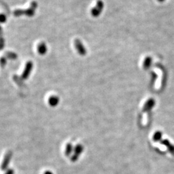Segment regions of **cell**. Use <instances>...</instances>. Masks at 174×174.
Returning a JSON list of instances; mask_svg holds the SVG:
<instances>
[{
    "instance_id": "obj_1",
    "label": "cell",
    "mask_w": 174,
    "mask_h": 174,
    "mask_svg": "<svg viewBox=\"0 0 174 174\" xmlns=\"http://www.w3.org/2000/svg\"><path fill=\"white\" fill-rule=\"evenodd\" d=\"M13 153L10 150H9V152H7V153L5 154V157H4L3 161L1 164V170L3 171L7 170L9 168V164L10 163V161L12 159V157H13Z\"/></svg>"
},
{
    "instance_id": "obj_2",
    "label": "cell",
    "mask_w": 174,
    "mask_h": 174,
    "mask_svg": "<svg viewBox=\"0 0 174 174\" xmlns=\"http://www.w3.org/2000/svg\"><path fill=\"white\" fill-rule=\"evenodd\" d=\"M104 3L102 0H97L96 6L91 10V14L94 17H98L101 14V12L103 9Z\"/></svg>"
},
{
    "instance_id": "obj_3",
    "label": "cell",
    "mask_w": 174,
    "mask_h": 174,
    "mask_svg": "<svg viewBox=\"0 0 174 174\" xmlns=\"http://www.w3.org/2000/svg\"><path fill=\"white\" fill-rule=\"evenodd\" d=\"M74 46L76 47V49L77 50L78 54L80 56H84L86 54V49L84 45H83L82 42L80 40V39H76L74 40Z\"/></svg>"
},
{
    "instance_id": "obj_4",
    "label": "cell",
    "mask_w": 174,
    "mask_h": 174,
    "mask_svg": "<svg viewBox=\"0 0 174 174\" xmlns=\"http://www.w3.org/2000/svg\"><path fill=\"white\" fill-rule=\"evenodd\" d=\"M32 68V63L31 62L27 63V65L26 66V69L25 70V72H23V79H27L29 76V74L30 73Z\"/></svg>"
},
{
    "instance_id": "obj_5",
    "label": "cell",
    "mask_w": 174,
    "mask_h": 174,
    "mask_svg": "<svg viewBox=\"0 0 174 174\" xmlns=\"http://www.w3.org/2000/svg\"><path fill=\"white\" fill-rule=\"evenodd\" d=\"M38 51L39 54L41 55H44L46 54L47 51V48L46 46L45 45V43H41L38 46Z\"/></svg>"
},
{
    "instance_id": "obj_6",
    "label": "cell",
    "mask_w": 174,
    "mask_h": 174,
    "mask_svg": "<svg viewBox=\"0 0 174 174\" xmlns=\"http://www.w3.org/2000/svg\"><path fill=\"white\" fill-rule=\"evenodd\" d=\"M152 62V59L151 57H150V56L146 57L143 61V68L146 70L150 68V66H151Z\"/></svg>"
},
{
    "instance_id": "obj_7",
    "label": "cell",
    "mask_w": 174,
    "mask_h": 174,
    "mask_svg": "<svg viewBox=\"0 0 174 174\" xmlns=\"http://www.w3.org/2000/svg\"><path fill=\"white\" fill-rule=\"evenodd\" d=\"M162 143L167 146L170 152L172 154H174V146L170 143L168 140H167V139L164 140L163 141H162Z\"/></svg>"
},
{
    "instance_id": "obj_8",
    "label": "cell",
    "mask_w": 174,
    "mask_h": 174,
    "mask_svg": "<svg viewBox=\"0 0 174 174\" xmlns=\"http://www.w3.org/2000/svg\"><path fill=\"white\" fill-rule=\"evenodd\" d=\"M154 105H155V101L153 100V99H150V100L146 102L145 109L149 110L150 108H152L154 106Z\"/></svg>"
},
{
    "instance_id": "obj_9",
    "label": "cell",
    "mask_w": 174,
    "mask_h": 174,
    "mask_svg": "<svg viewBox=\"0 0 174 174\" xmlns=\"http://www.w3.org/2000/svg\"><path fill=\"white\" fill-rule=\"evenodd\" d=\"M59 100L58 98L56 96H52L49 98V102L51 106H55L58 104Z\"/></svg>"
},
{
    "instance_id": "obj_10",
    "label": "cell",
    "mask_w": 174,
    "mask_h": 174,
    "mask_svg": "<svg viewBox=\"0 0 174 174\" xmlns=\"http://www.w3.org/2000/svg\"><path fill=\"white\" fill-rule=\"evenodd\" d=\"M162 134L160 132H157L153 136V139L155 141H159L161 138Z\"/></svg>"
},
{
    "instance_id": "obj_11",
    "label": "cell",
    "mask_w": 174,
    "mask_h": 174,
    "mask_svg": "<svg viewBox=\"0 0 174 174\" xmlns=\"http://www.w3.org/2000/svg\"><path fill=\"white\" fill-rule=\"evenodd\" d=\"M14 173H15V172H14V169L9 168L8 170H7V171L5 173V174H14Z\"/></svg>"
},
{
    "instance_id": "obj_12",
    "label": "cell",
    "mask_w": 174,
    "mask_h": 174,
    "mask_svg": "<svg viewBox=\"0 0 174 174\" xmlns=\"http://www.w3.org/2000/svg\"><path fill=\"white\" fill-rule=\"evenodd\" d=\"M5 20V15H0V21H1V22H3Z\"/></svg>"
},
{
    "instance_id": "obj_13",
    "label": "cell",
    "mask_w": 174,
    "mask_h": 174,
    "mask_svg": "<svg viewBox=\"0 0 174 174\" xmlns=\"http://www.w3.org/2000/svg\"><path fill=\"white\" fill-rule=\"evenodd\" d=\"M44 174H52V173H51L50 172H49V171H46V172H45Z\"/></svg>"
},
{
    "instance_id": "obj_14",
    "label": "cell",
    "mask_w": 174,
    "mask_h": 174,
    "mask_svg": "<svg viewBox=\"0 0 174 174\" xmlns=\"http://www.w3.org/2000/svg\"><path fill=\"white\" fill-rule=\"evenodd\" d=\"M157 1H159V2H161H161H163L164 1V0H157Z\"/></svg>"
}]
</instances>
